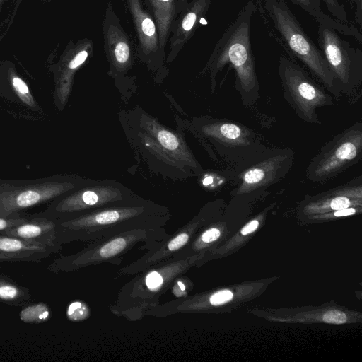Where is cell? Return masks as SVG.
Listing matches in <instances>:
<instances>
[{"label": "cell", "mask_w": 362, "mask_h": 362, "mask_svg": "<svg viewBox=\"0 0 362 362\" xmlns=\"http://www.w3.org/2000/svg\"><path fill=\"white\" fill-rule=\"evenodd\" d=\"M268 35L293 61L308 72L337 99L341 92L319 47L307 35L286 0H255Z\"/></svg>", "instance_id": "cell-3"}, {"label": "cell", "mask_w": 362, "mask_h": 362, "mask_svg": "<svg viewBox=\"0 0 362 362\" xmlns=\"http://www.w3.org/2000/svg\"><path fill=\"white\" fill-rule=\"evenodd\" d=\"M332 27L319 24V49L334 75L341 93L351 95L362 82V51Z\"/></svg>", "instance_id": "cell-11"}, {"label": "cell", "mask_w": 362, "mask_h": 362, "mask_svg": "<svg viewBox=\"0 0 362 362\" xmlns=\"http://www.w3.org/2000/svg\"><path fill=\"white\" fill-rule=\"evenodd\" d=\"M52 313L49 305L44 303L28 304L19 313L21 320L25 323L38 324L48 321Z\"/></svg>", "instance_id": "cell-23"}, {"label": "cell", "mask_w": 362, "mask_h": 362, "mask_svg": "<svg viewBox=\"0 0 362 362\" xmlns=\"http://www.w3.org/2000/svg\"><path fill=\"white\" fill-rule=\"evenodd\" d=\"M353 5L355 6V18L356 23L361 27L362 23V0H354Z\"/></svg>", "instance_id": "cell-31"}, {"label": "cell", "mask_w": 362, "mask_h": 362, "mask_svg": "<svg viewBox=\"0 0 362 362\" xmlns=\"http://www.w3.org/2000/svg\"><path fill=\"white\" fill-rule=\"evenodd\" d=\"M356 213V209L352 207H348L346 209H342L339 210H335L334 213V216L339 217V216H349L352 215Z\"/></svg>", "instance_id": "cell-33"}, {"label": "cell", "mask_w": 362, "mask_h": 362, "mask_svg": "<svg viewBox=\"0 0 362 362\" xmlns=\"http://www.w3.org/2000/svg\"><path fill=\"white\" fill-rule=\"evenodd\" d=\"M257 7L248 1L216 42L201 74H209L211 90L216 76L226 65L235 71V88L244 104H251L259 98V85L252 52L250 25Z\"/></svg>", "instance_id": "cell-4"}, {"label": "cell", "mask_w": 362, "mask_h": 362, "mask_svg": "<svg viewBox=\"0 0 362 362\" xmlns=\"http://www.w3.org/2000/svg\"><path fill=\"white\" fill-rule=\"evenodd\" d=\"M211 4V0L177 1V11L170 28L169 52L165 62L170 63L177 57L199 27Z\"/></svg>", "instance_id": "cell-14"}, {"label": "cell", "mask_w": 362, "mask_h": 362, "mask_svg": "<svg viewBox=\"0 0 362 362\" xmlns=\"http://www.w3.org/2000/svg\"><path fill=\"white\" fill-rule=\"evenodd\" d=\"M349 1H350V2L351 3V4H354V0H349Z\"/></svg>", "instance_id": "cell-34"}, {"label": "cell", "mask_w": 362, "mask_h": 362, "mask_svg": "<svg viewBox=\"0 0 362 362\" xmlns=\"http://www.w3.org/2000/svg\"><path fill=\"white\" fill-rule=\"evenodd\" d=\"M189 288V280L187 276L181 275L177 277L172 286L170 287L172 292L176 298H182L187 296V291Z\"/></svg>", "instance_id": "cell-27"}, {"label": "cell", "mask_w": 362, "mask_h": 362, "mask_svg": "<svg viewBox=\"0 0 362 362\" xmlns=\"http://www.w3.org/2000/svg\"><path fill=\"white\" fill-rule=\"evenodd\" d=\"M12 84L15 90L21 95L27 96L30 94L27 84L19 77H13Z\"/></svg>", "instance_id": "cell-30"}, {"label": "cell", "mask_w": 362, "mask_h": 362, "mask_svg": "<svg viewBox=\"0 0 362 362\" xmlns=\"http://www.w3.org/2000/svg\"><path fill=\"white\" fill-rule=\"evenodd\" d=\"M87 179L77 178L48 188L28 189L18 193L4 196L0 199V214L17 213L62 194L69 192L83 184Z\"/></svg>", "instance_id": "cell-17"}, {"label": "cell", "mask_w": 362, "mask_h": 362, "mask_svg": "<svg viewBox=\"0 0 362 362\" xmlns=\"http://www.w3.org/2000/svg\"><path fill=\"white\" fill-rule=\"evenodd\" d=\"M51 205L45 215L57 221L69 220L92 211L138 197L114 180L86 181Z\"/></svg>", "instance_id": "cell-7"}, {"label": "cell", "mask_w": 362, "mask_h": 362, "mask_svg": "<svg viewBox=\"0 0 362 362\" xmlns=\"http://www.w3.org/2000/svg\"><path fill=\"white\" fill-rule=\"evenodd\" d=\"M165 228H138L102 237L78 252L56 257L47 269L54 273H69L90 266L111 264L119 266L124 256L140 243V250H147L167 237Z\"/></svg>", "instance_id": "cell-6"}, {"label": "cell", "mask_w": 362, "mask_h": 362, "mask_svg": "<svg viewBox=\"0 0 362 362\" xmlns=\"http://www.w3.org/2000/svg\"><path fill=\"white\" fill-rule=\"evenodd\" d=\"M173 215L167 206L141 197L58 221L57 243H89L138 228H165Z\"/></svg>", "instance_id": "cell-2"}, {"label": "cell", "mask_w": 362, "mask_h": 362, "mask_svg": "<svg viewBox=\"0 0 362 362\" xmlns=\"http://www.w3.org/2000/svg\"><path fill=\"white\" fill-rule=\"evenodd\" d=\"M362 158V123L356 122L327 142L310 161L306 177L313 182L329 180Z\"/></svg>", "instance_id": "cell-10"}, {"label": "cell", "mask_w": 362, "mask_h": 362, "mask_svg": "<svg viewBox=\"0 0 362 362\" xmlns=\"http://www.w3.org/2000/svg\"><path fill=\"white\" fill-rule=\"evenodd\" d=\"M322 1L334 19L342 23L349 24L346 9L339 0H322Z\"/></svg>", "instance_id": "cell-25"}, {"label": "cell", "mask_w": 362, "mask_h": 362, "mask_svg": "<svg viewBox=\"0 0 362 362\" xmlns=\"http://www.w3.org/2000/svg\"><path fill=\"white\" fill-rule=\"evenodd\" d=\"M259 226V222L257 220H253L247 223L242 230L241 233L244 235L250 234L255 231Z\"/></svg>", "instance_id": "cell-32"}, {"label": "cell", "mask_w": 362, "mask_h": 362, "mask_svg": "<svg viewBox=\"0 0 362 362\" xmlns=\"http://www.w3.org/2000/svg\"><path fill=\"white\" fill-rule=\"evenodd\" d=\"M128 11L136 36V55L152 72L156 81H162L168 74L165 65L166 55L160 48L155 21L144 0H122Z\"/></svg>", "instance_id": "cell-12"}, {"label": "cell", "mask_w": 362, "mask_h": 362, "mask_svg": "<svg viewBox=\"0 0 362 362\" xmlns=\"http://www.w3.org/2000/svg\"><path fill=\"white\" fill-rule=\"evenodd\" d=\"M156 24L161 52L165 54V47L170 33L171 25L176 16V0H144Z\"/></svg>", "instance_id": "cell-20"}, {"label": "cell", "mask_w": 362, "mask_h": 362, "mask_svg": "<svg viewBox=\"0 0 362 362\" xmlns=\"http://www.w3.org/2000/svg\"><path fill=\"white\" fill-rule=\"evenodd\" d=\"M31 298L30 289L20 285L10 276L0 274V302L15 307L28 305Z\"/></svg>", "instance_id": "cell-22"}, {"label": "cell", "mask_w": 362, "mask_h": 362, "mask_svg": "<svg viewBox=\"0 0 362 362\" xmlns=\"http://www.w3.org/2000/svg\"><path fill=\"white\" fill-rule=\"evenodd\" d=\"M62 250V245L22 239L0 233V262H40Z\"/></svg>", "instance_id": "cell-16"}, {"label": "cell", "mask_w": 362, "mask_h": 362, "mask_svg": "<svg viewBox=\"0 0 362 362\" xmlns=\"http://www.w3.org/2000/svg\"><path fill=\"white\" fill-rule=\"evenodd\" d=\"M177 126L191 132L202 145H224L227 147L247 146L252 144L254 134L236 123L199 117L189 120L177 118Z\"/></svg>", "instance_id": "cell-13"}, {"label": "cell", "mask_w": 362, "mask_h": 362, "mask_svg": "<svg viewBox=\"0 0 362 362\" xmlns=\"http://www.w3.org/2000/svg\"><path fill=\"white\" fill-rule=\"evenodd\" d=\"M293 156L288 151L283 153L281 151L250 166L239 175L241 182L237 189L238 193L249 192L276 183L288 171Z\"/></svg>", "instance_id": "cell-15"}, {"label": "cell", "mask_w": 362, "mask_h": 362, "mask_svg": "<svg viewBox=\"0 0 362 362\" xmlns=\"http://www.w3.org/2000/svg\"><path fill=\"white\" fill-rule=\"evenodd\" d=\"M27 218L21 217L17 213H13L8 215L0 214V233L6 231L16 225H18Z\"/></svg>", "instance_id": "cell-26"}, {"label": "cell", "mask_w": 362, "mask_h": 362, "mask_svg": "<svg viewBox=\"0 0 362 362\" xmlns=\"http://www.w3.org/2000/svg\"><path fill=\"white\" fill-rule=\"evenodd\" d=\"M90 308L81 300H74L69 304L66 315L71 322H81L89 317Z\"/></svg>", "instance_id": "cell-24"}, {"label": "cell", "mask_w": 362, "mask_h": 362, "mask_svg": "<svg viewBox=\"0 0 362 362\" xmlns=\"http://www.w3.org/2000/svg\"><path fill=\"white\" fill-rule=\"evenodd\" d=\"M119 118L135 156L151 173L172 180L203 173L180 127L170 129L139 106L121 110Z\"/></svg>", "instance_id": "cell-1"}, {"label": "cell", "mask_w": 362, "mask_h": 362, "mask_svg": "<svg viewBox=\"0 0 362 362\" xmlns=\"http://www.w3.org/2000/svg\"><path fill=\"white\" fill-rule=\"evenodd\" d=\"M278 74L284 98L304 122L321 124L317 109L332 106L334 97L321 87L299 64L285 54L279 59Z\"/></svg>", "instance_id": "cell-8"}, {"label": "cell", "mask_w": 362, "mask_h": 362, "mask_svg": "<svg viewBox=\"0 0 362 362\" xmlns=\"http://www.w3.org/2000/svg\"><path fill=\"white\" fill-rule=\"evenodd\" d=\"M182 1H187V0H182Z\"/></svg>", "instance_id": "cell-35"}, {"label": "cell", "mask_w": 362, "mask_h": 362, "mask_svg": "<svg viewBox=\"0 0 362 362\" xmlns=\"http://www.w3.org/2000/svg\"><path fill=\"white\" fill-rule=\"evenodd\" d=\"M103 37L109 64L108 74L113 79L123 100H127L136 90L135 78L130 74L136 57V50L111 1L107 2L105 11Z\"/></svg>", "instance_id": "cell-9"}, {"label": "cell", "mask_w": 362, "mask_h": 362, "mask_svg": "<svg viewBox=\"0 0 362 362\" xmlns=\"http://www.w3.org/2000/svg\"><path fill=\"white\" fill-rule=\"evenodd\" d=\"M323 321L329 324H343L346 322V315L337 310H333L326 312L323 317Z\"/></svg>", "instance_id": "cell-29"}, {"label": "cell", "mask_w": 362, "mask_h": 362, "mask_svg": "<svg viewBox=\"0 0 362 362\" xmlns=\"http://www.w3.org/2000/svg\"><path fill=\"white\" fill-rule=\"evenodd\" d=\"M362 179L361 176L354 178L346 183L337 186L329 191L315 197L311 202L309 209L321 206L333 211L346 209L354 204V200L361 198Z\"/></svg>", "instance_id": "cell-19"}, {"label": "cell", "mask_w": 362, "mask_h": 362, "mask_svg": "<svg viewBox=\"0 0 362 362\" xmlns=\"http://www.w3.org/2000/svg\"><path fill=\"white\" fill-rule=\"evenodd\" d=\"M300 7L318 24L325 25L335 29L340 34L353 37L361 43L362 36L353 24L342 23L325 13L321 9L322 0H288Z\"/></svg>", "instance_id": "cell-21"}, {"label": "cell", "mask_w": 362, "mask_h": 362, "mask_svg": "<svg viewBox=\"0 0 362 362\" xmlns=\"http://www.w3.org/2000/svg\"><path fill=\"white\" fill-rule=\"evenodd\" d=\"M232 298V292L229 290L224 289L211 294L208 301L211 305L218 306L228 302Z\"/></svg>", "instance_id": "cell-28"}, {"label": "cell", "mask_w": 362, "mask_h": 362, "mask_svg": "<svg viewBox=\"0 0 362 362\" xmlns=\"http://www.w3.org/2000/svg\"><path fill=\"white\" fill-rule=\"evenodd\" d=\"M57 221L40 215L26 219L1 233L46 244L59 245L57 243Z\"/></svg>", "instance_id": "cell-18"}, {"label": "cell", "mask_w": 362, "mask_h": 362, "mask_svg": "<svg viewBox=\"0 0 362 362\" xmlns=\"http://www.w3.org/2000/svg\"><path fill=\"white\" fill-rule=\"evenodd\" d=\"M199 255L171 258L139 272L119 290L115 301L108 305L112 314L131 322L142 320L150 310L160 304V298L175 279L185 274Z\"/></svg>", "instance_id": "cell-5"}]
</instances>
